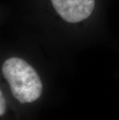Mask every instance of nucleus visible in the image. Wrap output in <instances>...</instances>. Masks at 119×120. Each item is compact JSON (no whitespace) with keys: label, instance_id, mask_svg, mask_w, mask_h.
Masks as SVG:
<instances>
[{"label":"nucleus","instance_id":"nucleus-1","mask_svg":"<svg viewBox=\"0 0 119 120\" xmlns=\"http://www.w3.org/2000/svg\"><path fill=\"white\" fill-rule=\"evenodd\" d=\"M2 71L12 95L20 103H30L42 94L43 85L35 69L19 57H10L2 64Z\"/></svg>","mask_w":119,"mask_h":120},{"label":"nucleus","instance_id":"nucleus-2","mask_svg":"<svg viewBox=\"0 0 119 120\" xmlns=\"http://www.w3.org/2000/svg\"><path fill=\"white\" fill-rule=\"evenodd\" d=\"M56 12L65 21L79 22L91 15L95 0H50Z\"/></svg>","mask_w":119,"mask_h":120},{"label":"nucleus","instance_id":"nucleus-3","mask_svg":"<svg viewBox=\"0 0 119 120\" xmlns=\"http://www.w3.org/2000/svg\"><path fill=\"white\" fill-rule=\"evenodd\" d=\"M6 112V101L3 95H2V92H0V116H2L5 114Z\"/></svg>","mask_w":119,"mask_h":120}]
</instances>
